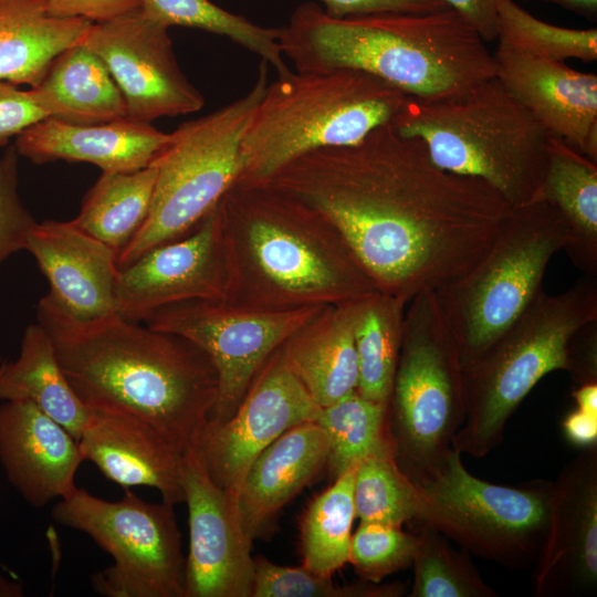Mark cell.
Wrapping results in <instances>:
<instances>
[{
  "label": "cell",
  "instance_id": "1",
  "mask_svg": "<svg viewBox=\"0 0 597 597\" xmlns=\"http://www.w3.org/2000/svg\"><path fill=\"white\" fill-rule=\"evenodd\" d=\"M265 184L325 217L378 290L406 304L469 272L512 209L483 180L437 166L390 123L356 144L305 153Z\"/></svg>",
  "mask_w": 597,
  "mask_h": 597
},
{
  "label": "cell",
  "instance_id": "2",
  "mask_svg": "<svg viewBox=\"0 0 597 597\" xmlns=\"http://www.w3.org/2000/svg\"><path fill=\"white\" fill-rule=\"evenodd\" d=\"M36 315L65 377L91 410L130 417L180 453L193 447L218 395L216 367L201 348L115 312L77 320L49 293Z\"/></svg>",
  "mask_w": 597,
  "mask_h": 597
},
{
  "label": "cell",
  "instance_id": "3",
  "mask_svg": "<svg viewBox=\"0 0 597 597\" xmlns=\"http://www.w3.org/2000/svg\"><path fill=\"white\" fill-rule=\"evenodd\" d=\"M218 209L232 271L227 302L289 311L358 302L379 291L339 231L292 196L235 182Z\"/></svg>",
  "mask_w": 597,
  "mask_h": 597
},
{
  "label": "cell",
  "instance_id": "4",
  "mask_svg": "<svg viewBox=\"0 0 597 597\" xmlns=\"http://www.w3.org/2000/svg\"><path fill=\"white\" fill-rule=\"evenodd\" d=\"M279 43L298 72L364 71L418 98L463 92L496 72L484 39L452 8L336 19L305 2L280 28Z\"/></svg>",
  "mask_w": 597,
  "mask_h": 597
},
{
  "label": "cell",
  "instance_id": "5",
  "mask_svg": "<svg viewBox=\"0 0 597 597\" xmlns=\"http://www.w3.org/2000/svg\"><path fill=\"white\" fill-rule=\"evenodd\" d=\"M390 124L421 140L437 166L483 180L512 207L532 201L543 180L552 134L496 76L453 95L408 96Z\"/></svg>",
  "mask_w": 597,
  "mask_h": 597
},
{
  "label": "cell",
  "instance_id": "6",
  "mask_svg": "<svg viewBox=\"0 0 597 597\" xmlns=\"http://www.w3.org/2000/svg\"><path fill=\"white\" fill-rule=\"evenodd\" d=\"M407 97L353 69L279 75L266 84L243 134L237 182L261 185L305 153L356 144L390 123Z\"/></svg>",
  "mask_w": 597,
  "mask_h": 597
},
{
  "label": "cell",
  "instance_id": "7",
  "mask_svg": "<svg viewBox=\"0 0 597 597\" xmlns=\"http://www.w3.org/2000/svg\"><path fill=\"white\" fill-rule=\"evenodd\" d=\"M597 321V275L559 294L543 290L474 362L463 367L464 421L452 440L458 452L482 458L504 438L507 420L547 374L567 369L575 333Z\"/></svg>",
  "mask_w": 597,
  "mask_h": 597
},
{
  "label": "cell",
  "instance_id": "8",
  "mask_svg": "<svg viewBox=\"0 0 597 597\" xmlns=\"http://www.w3.org/2000/svg\"><path fill=\"white\" fill-rule=\"evenodd\" d=\"M567 242L561 213L541 200L513 206L483 258L436 291L463 367L480 357L543 290L546 268Z\"/></svg>",
  "mask_w": 597,
  "mask_h": 597
},
{
  "label": "cell",
  "instance_id": "9",
  "mask_svg": "<svg viewBox=\"0 0 597 597\" xmlns=\"http://www.w3.org/2000/svg\"><path fill=\"white\" fill-rule=\"evenodd\" d=\"M465 416L463 365L436 291L418 294L404 335L388 401L395 459L417 483L452 448Z\"/></svg>",
  "mask_w": 597,
  "mask_h": 597
},
{
  "label": "cell",
  "instance_id": "10",
  "mask_svg": "<svg viewBox=\"0 0 597 597\" xmlns=\"http://www.w3.org/2000/svg\"><path fill=\"white\" fill-rule=\"evenodd\" d=\"M268 69L262 60L247 94L170 133L168 144L151 163L157 177L148 216L118 254V270L188 233L237 182L242 170V137L266 87Z\"/></svg>",
  "mask_w": 597,
  "mask_h": 597
},
{
  "label": "cell",
  "instance_id": "11",
  "mask_svg": "<svg viewBox=\"0 0 597 597\" xmlns=\"http://www.w3.org/2000/svg\"><path fill=\"white\" fill-rule=\"evenodd\" d=\"M415 484L420 494L415 524L432 527L464 551L504 567L534 565L545 537L553 481L535 479L519 486L483 481L451 448Z\"/></svg>",
  "mask_w": 597,
  "mask_h": 597
},
{
  "label": "cell",
  "instance_id": "12",
  "mask_svg": "<svg viewBox=\"0 0 597 597\" xmlns=\"http://www.w3.org/2000/svg\"><path fill=\"white\" fill-rule=\"evenodd\" d=\"M53 520L92 537L114 559L93 575L108 597H185L186 557L174 505L148 503L126 489L106 501L75 488L52 509Z\"/></svg>",
  "mask_w": 597,
  "mask_h": 597
},
{
  "label": "cell",
  "instance_id": "13",
  "mask_svg": "<svg viewBox=\"0 0 597 597\" xmlns=\"http://www.w3.org/2000/svg\"><path fill=\"white\" fill-rule=\"evenodd\" d=\"M325 307L260 311L196 300L163 307L145 322L191 342L211 358L218 395L209 420L221 422L234 413L272 353Z\"/></svg>",
  "mask_w": 597,
  "mask_h": 597
},
{
  "label": "cell",
  "instance_id": "14",
  "mask_svg": "<svg viewBox=\"0 0 597 597\" xmlns=\"http://www.w3.org/2000/svg\"><path fill=\"white\" fill-rule=\"evenodd\" d=\"M321 409L279 347L234 413L221 422L208 420L192 448L213 483L238 502L244 476L258 455L291 428L315 421Z\"/></svg>",
  "mask_w": 597,
  "mask_h": 597
},
{
  "label": "cell",
  "instance_id": "15",
  "mask_svg": "<svg viewBox=\"0 0 597 597\" xmlns=\"http://www.w3.org/2000/svg\"><path fill=\"white\" fill-rule=\"evenodd\" d=\"M232 271L218 203L185 235L153 248L119 270L115 313L145 322L186 301H227Z\"/></svg>",
  "mask_w": 597,
  "mask_h": 597
},
{
  "label": "cell",
  "instance_id": "16",
  "mask_svg": "<svg viewBox=\"0 0 597 597\" xmlns=\"http://www.w3.org/2000/svg\"><path fill=\"white\" fill-rule=\"evenodd\" d=\"M168 29L139 8L92 23L82 41L106 64L124 96L128 118L150 123L195 113L205 105L177 62Z\"/></svg>",
  "mask_w": 597,
  "mask_h": 597
},
{
  "label": "cell",
  "instance_id": "17",
  "mask_svg": "<svg viewBox=\"0 0 597 597\" xmlns=\"http://www.w3.org/2000/svg\"><path fill=\"white\" fill-rule=\"evenodd\" d=\"M180 470L189 524L185 597H251L252 541L238 502L213 483L193 448Z\"/></svg>",
  "mask_w": 597,
  "mask_h": 597
},
{
  "label": "cell",
  "instance_id": "18",
  "mask_svg": "<svg viewBox=\"0 0 597 597\" xmlns=\"http://www.w3.org/2000/svg\"><path fill=\"white\" fill-rule=\"evenodd\" d=\"M533 568L537 597L594 594L597 586V447L553 481L544 542Z\"/></svg>",
  "mask_w": 597,
  "mask_h": 597
},
{
  "label": "cell",
  "instance_id": "19",
  "mask_svg": "<svg viewBox=\"0 0 597 597\" xmlns=\"http://www.w3.org/2000/svg\"><path fill=\"white\" fill-rule=\"evenodd\" d=\"M495 76L546 128L597 163V76L499 42Z\"/></svg>",
  "mask_w": 597,
  "mask_h": 597
},
{
  "label": "cell",
  "instance_id": "20",
  "mask_svg": "<svg viewBox=\"0 0 597 597\" xmlns=\"http://www.w3.org/2000/svg\"><path fill=\"white\" fill-rule=\"evenodd\" d=\"M83 461L77 440L34 404L0 405V462L29 504L42 507L67 496Z\"/></svg>",
  "mask_w": 597,
  "mask_h": 597
},
{
  "label": "cell",
  "instance_id": "21",
  "mask_svg": "<svg viewBox=\"0 0 597 597\" xmlns=\"http://www.w3.org/2000/svg\"><path fill=\"white\" fill-rule=\"evenodd\" d=\"M25 250L50 283L49 294L69 314L91 321L114 313L117 252L72 221L36 222Z\"/></svg>",
  "mask_w": 597,
  "mask_h": 597
},
{
  "label": "cell",
  "instance_id": "22",
  "mask_svg": "<svg viewBox=\"0 0 597 597\" xmlns=\"http://www.w3.org/2000/svg\"><path fill=\"white\" fill-rule=\"evenodd\" d=\"M169 139L150 123L128 117L86 125L46 117L19 134L14 147L39 165L84 161L102 171H134L149 166Z\"/></svg>",
  "mask_w": 597,
  "mask_h": 597
},
{
  "label": "cell",
  "instance_id": "23",
  "mask_svg": "<svg viewBox=\"0 0 597 597\" xmlns=\"http://www.w3.org/2000/svg\"><path fill=\"white\" fill-rule=\"evenodd\" d=\"M78 447L83 460L93 462L108 480L124 489H157L164 502H185L181 458L155 431L126 416L92 410Z\"/></svg>",
  "mask_w": 597,
  "mask_h": 597
},
{
  "label": "cell",
  "instance_id": "24",
  "mask_svg": "<svg viewBox=\"0 0 597 597\" xmlns=\"http://www.w3.org/2000/svg\"><path fill=\"white\" fill-rule=\"evenodd\" d=\"M328 448L323 428L306 421L258 455L238 495L242 525L252 542L271 535L282 509L326 467Z\"/></svg>",
  "mask_w": 597,
  "mask_h": 597
},
{
  "label": "cell",
  "instance_id": "25",
  "mask_svg": "<svg viewBox=\"0 0 597 597\" xmlns=\"http://www.w3.org/2000/svg\"><path fill=\"white\" fill-rule=\"evenodd\" d=\"M363 301L325 307L280 346L292 371L322 408L357 390L355 324Z\"/></svg>",
  "mask_w": 597,
  "mask_h": 597
},
{
  "label": "cell",
  "instance_id": "26",
  "mask_svg": "<svg viewBox=\"0 0 597 597\" xmlns=\"http://www.w3.org/2000/svg\"><path fill=\"white\" fill-rule=\"evenodd\" d=\"M91 25L52 15L45 0H0V82L35 86L61 52L82 43Z\"/></svg>",
  "mask_w": 597,
  "mask_h": 597
},
{
  "label": "cell",
  "instance_id": "27",
  "mask_svg": "<svg viewBox=\"0 0 597 597\" xmlns=\"http://www.w3.org/2000/svg\"><path fill=\"white\" fill-rule=\"evenodd\" d=\"M49 117L100 124L127 117L124 96L103 60L80 43L61 52L30 88Z\"/></svg>",
  "mask_w": 597,
  "mask_h": 597
},
{
  "label": "cell",
  "instance_id": "28",
  "mask_svg": "<svg viewBox=\"0 0 597 597\" xmlns=\"http://www.w3.org/2000/svg\"><path fill=\"white\" fill-rule=\"evenodd\" d=\"M547 166L533 200L548 202L567 228L564 250L587 275H597V163L558 136L547 144Z\"/></svg>",
  "mask_w": 597,
  "mask_h": 597
},
{
  "label": "cell",
  "instance_id": "29",
  "mask_svg": "<svg viewBox=\"0 0 597 597\" xmlns=\"http://www.w3.org/2000/svg\"><path fill=\"white\" fill-rule=\"evenodd\" d=\"M0 400L31 401L77 441L92 413L65 377L52 341L39 323L25 328L19 356L1 362Z\"/></svg>",
  "mask_w": 597,
  "mask_h": 597
},
{
  "label": "cell",
  "instance_id": "30",
  "mask_svg": "<svg viewBox=\"0 0 597 597\" xmlns=\"http://www.w3.org/2000/svg\"><path fill=\"white\" fill-rule=\"evenodd\" d=\"M156 177L151 164L134 171H103L72 223L119 254L148 216Z\"/></svg>",
  "mask_w": 597,
  "mask_h": 597
},
{
  "label": "cell",
  "instance_id": "31",
  "mask_svg": "<svg viewBox=\"0 0 597 597\" xmlns=\"http://www.w3.org/2000/svg\"><path fill=\"white\" fill-rule=\"evenodd\" d=\"M406 305L377 291L363 301L355 324L357 391L387 406L402 343Z\"/></svg>",
  "mask_w": 597,
  "mask_h": 597
},
{
  "label": "cell",
  "instance_id": "32",
  "mask_svg": "<svg viewBox=\"0 0 597 597\" xmlns=\"http://www.w3.org/2000/svg\"><path fill=\"white\" fill-rule=\"evenodd\" d=\"M315 422L328 438L326 467L333 479L367 458L395 457L388 406L369 400L357 390L322 408Z\"/></svg>",
  "mask_w": 597,
  "mask_h": 597
},
{
  "label": "cell",
  "instance_id": "33",
  "mask_svg": "<svg viewBox=\"0 0 597 597\" xmlns=\"http://www.w3.org/2000/svg\"><path fill=\"white\" fill-rule=\"evenodd\" d=\"M356 465L334 479L333 484L315 496L301 516L303 566L315 574L332 577L348 563L355 519L353 486Z\"/></svg>",
  "mask_w": 597,
  "mask_h": 597
},
{
  "label": "cell",
  "instance_id": "34",
  "mask_svg": "<svg viewBox=\"0 0 597 597\" xmlns=\"http://www.w3.org/2000/svg\"><path fill=\"white\" fill-rule=\"evenodd\" d=\"M140 9L145 15L167 28H196L227 36L260 55L276 70L277 75L291 71L279 43L280 28L261 27L210 0H142Z\"/></svg>",
  "mask_w": 597,
  "mask_h": 597
},
{
  "label": "cell",
  "instance_id": "35",
  "mask_svg": "<svg viewBox=\"0 0 597 597\" xmlns=\"http://www.w3.org/2000/svg\"><path fill=\"white\" fill-rule=\"evenodd\" d=\"M417 526L410 597H496L471 559L432 527Z\"/></svg>",
  "mask_w": 597,
  "mask_h": 597
},
{
  "label": "cell",
  "instance_id": "36",
  "mask_svg": "<svg viewBox=\"0 0 597 597\" xmlns=\"http://www.w3.org/2000/svg\"><path fill=\"white\" fill-rule=\"evenodd\" d=\"M496 40L556 61L597 59V29H570L537 19L514 0H495Z\"/></svg>",
  "mask_w": 597,
  "mask_h": 597
},
{
  "label": "cell",
  "instance_id": "37",
  "mask_svg": "<svg viewBox=\"0 0 597 597\" xmlns=\"http://www.w3.org/2000/svg\"><path fill=\"white\" fill-rule=\"evenodd\" d=\"M353 498L360 522L402 526L417 519L420 494L394 455H375L355 468Z\"/></svg>",
  "mask_w": 597,
  "mask_h": 597
},
{
  "label": "cell",
  "instance_id": "38",
  "mask_svg": "<svg viewBox=\"0 0 597 597\" xmlns=\"http://www.w3.org/2000/svg\"><path fill=\"white\" fill-rule=\"evenodd\" d=\"M401 583L380 584L363 580L337 585L302 567L277 565L264 556L254 557L251 597H399Z\"/></svg>",
  "mask_w": 597,
  "mask_h": 597
},
{
  "label": "cell",
  "instance_id": "39",
  "mask_svg": "<svg viewBox=\"0 0 597 597\" xmlns=\"http://www.w3.org/2000/svg\"><path fill=\"white\" fill-rule=\"evenodd\" d=\"M416 548V533L405 532L401 526L360 522L352 535L348 563L363 580L380 583L411 566Z\"/></svg>",
  "mask_w": 597,
  "mask_h": 597
},
{
  "label": "cell",
  "instance_id": "40",
  "mask_svg": "<svg viewBox=\"0 0 597 597\" xmlns=\"http://www.w3.org/2000/svg\"><path fill=\"white\" fill-rule=\"evenodd\" d=\"M18 159L14 145L0 155V265L25 250L29 233L36 223L19 195Z\"/></svg>",
  "mask_w": 597,
  "mask_h": 597
},
{
  "label": "cell",
  "instance_id": "41",
  "mask_svg": "<svg viewBox=\"0 0 597 597\" xmlns=\"http://www.w3.org/2000/svg\"><path fill=\"white\" fill-rule=\"evenodd\" d=\"M49 117L30 90L0 82V147L33 124Z\"/></svg>",
  "mask_w": 597,
  "mask_h": 597
},
{
  "label": "cell",
  "instance_id": "42",
  "mask_svg": "<svg viewBox=\"0 0 597 597\" xmlns=\"http://www.w3.org/2000/svg\"><path fill=\"white\" fill-rule=\"evenodd\" d=\"M332 18L378 13H430L450 8L443 0H317Z\"/></svg>",
  "mask_w": 597,
  "mask_h": 597
},
{
  "label": "cell",
  "instance_id": "43",
  "mask_svg": "<svg viewBox=\"0 0 597 597\" xmlns=\"http://www.w3.org/2000/svg\"><path fill=\"white\" fill-rule=\"evenodd\" d=\"M49 12L59 18H80L92 23L115 19L142 7V0H45Z\"/></svg>",
  "mask_w": 597,
  "mask_h": 597
},
{
  "label": "cell",
  "instance_id": "44",
  "mask_svg": "<svg viewBox=\"0 0 597 597\" xmlns=\"http://www.w3.org/2000/svg\"><path fill=\"white\" fill-rule=\"evenodd\" d=\"M566 371L578 385L597 383V321L585 325L572 337Z\"/></svg>",
  "mask_w": 597,
  "mask_h": 597
},
{
  "label": "cell",
  "instance_id": "45",
  "mask_svg": "<svg viewBox=\"0 0 597 597\" xmlns=\"http://www.w3.org/2000/svg\"><path fill=\"white\" fill-rule=\"evenodd\" d=\"M462 14L485 42L496 40L495 0H443Z\"/></svg>",
  "mask_w": 597,
  "mask_h": 597
},
{
  "label": "cell",
  "instance_id": "46",
  "mask_svg": "<svg viewBox=\"0 0 597 597\" xmlns=\"http://www.w3.org/2000/svg\"><path fill=\"white\" fill-rule=\"evenodd\" d=\"M563 429L566 438L576 446L585 448L596 444L597 417L577 409L565 418Z\"/></svg>",
  "mask_w": 597,
  "mask_h": 597
},
{
  "label": "cell",
  "instance_id": "47",
  "mask_svg": "<svg viewBox=\"0 0 597 597\" xmlns=\"http://www.w3.org/2000/svg\"><path fill=\"white\" fill-rule=\"evenodd\" d=\"M573 396L579 410L597 417V383L579 385Z\"/></svg>",
  "mask_w": 597,
  "mask_h": 597
},
{
  "label": "cell",
  "instance_id": "48",
  "mask_svg": "<svg viewBox=\"0 0 597 597\" xmlns=\"http://www.w3.org/2000/svg\"><path fill=\"white\" fill-rule=\"evenodd\" d=\"M563 7L587 19H596L597 0H542Z\"/></svg>",
  "mask_w": 597,
  "mask_h": 597
},
{
  "label": "cell",
  "instance_id": "49",
  "mask_svg": "<svg viewBox=\"0 0 597 597\" xmlns=\"http://www.w3.org/2000/svg\"><path fill=\"white\" fill-rule=\"evenodd\" d=\"M2 359L0 358V364H1Z\"/></svg>",
  "mask_w": 597,
  "mask_h": 597
}]
</instances>
